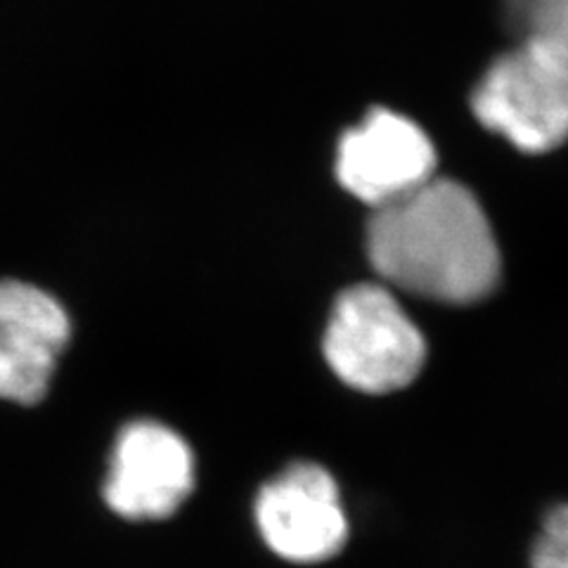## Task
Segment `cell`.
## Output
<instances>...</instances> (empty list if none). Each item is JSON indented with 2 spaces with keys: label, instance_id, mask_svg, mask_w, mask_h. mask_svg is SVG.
Segmentation results:
<instances>
[{
  "label": "cell",
  "instance_id": "1",
  "mask_svg": "<svg viewBox=\"0 0 568 568\" xmlns=\"http://www.w3.org/2000/svg\"><path fill=\"white\" fill-rule=\"evenodd\" d=\"M367 256L386 282L443 304H476L500 282V252L474 194L432 178L405 197L375 209Z\"/></svg>",
  "mask_w": 568,
  "mask_h": 568
},
{
  "label": "cell",
  "instance_id": "2",
  "mask_svg": "<svg viewBox=\"0 0 568 568\" xmlns=\"http://www.w3.org/2000/svg\"><path fill=\"white\" fill-rule=\"evenodd\" d=\"M476 119L521 152H549L568 140V50L521 39L474 88Z\"/></svg>",
  "mask_w": 568,
  "mask_h": 568
},
{
  "label": "cell",
  "instance_id": "3",
  "mask_svg": "<svg viewBox=\"0 0 568 568\" xmlns=\"http://www.w3.org/2000/svg\"><path fill=\"white\" fill-rule=\"evenodd\" d=\"M323 346L334 375L363 394L405 388L426 361L422 332L382 284H355L342 292Z\"/></svg>",
  "mask_w": 568,
  "mask_h": 568
},
{
  "label": "cell",
  "instance_id": "4",
  "mask_svg": "<svg viewBox=\"0 0 568 568\" xmlns=\"http://www.w3.org/2000/svg\"><path fill=\"white\" fill-rule=\"evenodd\" d=\"M256 524L275 555L315 564L346 545L348 524L329 471L308 462L284 469L256 500Z\"/></svg>",
  "mask_w": 568,
  "mask_h": 568
},
{
  "label": "cell",
  "instance_id": "5",
  "mask_svg": "<svg viewBox=\"0 0 568 568\" xmlns=\"http://www.w3.org/2000/svg\"><path fill=\"white\" fill-rule=\"evenodd\" d=\"M436 150L415 121L375 110L351 129L336 152L339 183L369 206H386L434 178Z\"/></svg>",
  "mask_w": 568,
  "mask_h": 568
},
{
  "label": "cell",
  "instance_id": "6",
  "mask_svg": "<svg viewBox=\"0 0 568 568\" xmlns=\"http://www.w3.org/2000/svg\"><path fill=\"white\" fill-rule=\"evenodd\" d=\"M194 486L187 443L156 422H133L116 438L104 500L131 521L166 519Z\"/></svg>",
  "mask_w": 568,
  "mask_h": 568
},
{
  "label": "cell",
  "instance_id": "7",
  "mask_svg": "<svg viewBox=\"0 0 568 568\" xmlns=\"http://www.w3.org/2000/svg\"><path fill=\"white\" fill-rule=\"evenodd\" d=\"M69 342V317L55 298L27 282L0 280V398L43 400Z\"/></svg>",
  "mask_w": 568,
  "mask_h": 568
},
{
  "label": "cell",
  "instance_id": "8",
  "mask_svg": "<svg viewBox=\"0 0 568 568\" xmlns=\"http://www.w3.org/2000/svg\"><path fill=\"white\" fill-rule=\"evenodd\" d=\"M519 39H538L568 50V0H505Z\"/></svg>",
  "mask_w": 568,
  "mask_h": 568
},
{
  "label": "cell",
  "instance_id": "9",
  "mask_svg": "<svg viewBox=\"0 0 568 568\" xmlns=\"http://www.w3.org/2000/svg\"><path fill=\"white\" fill-rule=\"evenodd\" d=\"M532 568H568V505L557 507L545 519L532 547Z\"/></svg>",
  "mask_w": 568,
  "mask_h": 568
}]
</instances>
